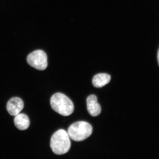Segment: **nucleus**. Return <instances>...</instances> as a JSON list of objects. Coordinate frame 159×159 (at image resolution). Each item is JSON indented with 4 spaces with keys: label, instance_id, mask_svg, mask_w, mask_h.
Segmentation results:
<instances>
[{
    "label": "nucleus",
    "instance_id": "f257e3e1",
    "mask_svg": "<svg viewBox=\"0 0 159 159\" xmlns=\"http://www.w3.org/2000/svg\"><path fill=\"white\" fill-rule=\"evenodd\" d=\"M50 146L54 153L58 155L68 152L71 142L68 133L63 129L55 132L51 137Z\"/></svg>",
    "mask_w": 159,
    "mask_h": 159
},
{
    "label": "nucleus",
    "instance_id": "f03ea898",
    "mask_svg": "<svg viewBox=\"0 0 159 159\" xmlns=\"http://www.w3.org/2000/svg\"><path fill=\"white\" fill-rule=\"evenodd\" d=\"M50 102L53 110L63 116H67L74 112L73 102L68 97L61 93H56L53 95Z\"/></svg>",
    "mask_w": 159,
    "mask_h": 159
},
{
    "label": "nucleus",
    "instance_id": "7ed1b4c3",
    "mask_svg": "<svg viewBox=\"0 0 159 159\" xmlns=\"http://www.w3.org/2000/svg\"><path fill=\"white\" fill-rule=\"evenodd\" d=\"M67 133L72 140L81 142L90 136L93 133V127L88 122L79 121L72 124L69 127Z\"/></svg>",
    "mask_w": 159,
    "mask_h": 159
},
{
    "label": "nucleus",
    "instance_id": "20e7f679",
    "mask_svg": "<svg viewBox=\"0 0 159 159\" xmlns=\"http://www.w3.org/2000/svg\"><path fill=\"white\" fill-rule=\"evenodd\" d=\"M27 60L29 65L39 70H43L48 67V57L42 50H36L30 53Z\"/></svg>",
    "mask_w": 159,
    "mask_h": 159
},
{
    "label": "nucleus",
    "instance_id": "39448f33",
    "mask_svg": "<svg viewBox=\"0 0 159 159\" xmlns=\"http://www.w3.org/2000/svg\"><path fill=\"white\" fill-rule=\"evenodd\" d=\"M24 107V102L19 97H13L7 102V111L10 115L13 116L18 115L22 110Z\"/></svg>",
    "mask_w": 159,
    "mask_h": 159
},
{
    "label": "nucleus",
    "instance_id": "423d86ee",
    "mask_svg": "<svg viewBox=\"0 0 159 159\" xmlns=\"http://www.w3.org/2000/svg\"><path fill=\"white\" fill-rule=\"evenodd\" d=\"M87 107L89 114L93 117H96L101 113V107L98 103L97 96L92 95L87 99Z\"/></svg>",
    "mask_w": 159,
    "mask_h": 159
},
{
    "label": "nucleus",
    "instance_id": "0eeeda50",
    "mask_svg": "<svg viewBox=\"0 0 159 159\" xmlns=\"http://www.w3.org/2000/svg\"><path fill=\"white\" fill-rule=\"evenodd\" d=\"M14 124L18 129L25 130L29 128L30 120L29 117L25 114H19L14 118Z\"/></svg>",
    "mask_w": 159,
    "mask_h": 159
},
{
    "label": "nucleus",
    "instance_id": "6e6552de",
    "mask_svg": "<svg viewBox=\"0 0 159 159\" xmlns=\"http://www.w3.org/2000/svg\"><path fill=\"white\" fill-rule=\"evenodd\" d=\"M111 78L110 75L108 74H97L93 78V85L96 88H102L110 82Z\"/></svg>",
    "mask_w": 159,
    "mask_h": 159
},
{
    "label": "nucleus",
    "instance_id": "1a4fd4ad",
    "mask_svg": "<svg viewBox=\"0 0 159 159\" xmlns=\"http://www.w3.org/2000/svg\"><path fill=\"white\" fill-rule=\"evenodd\" d=\"M157 60H158V64H159V49L158 50V51Z\"/></svg>",
    "mask_w": 159,
    "mask_h": 159
}]
</instances>
